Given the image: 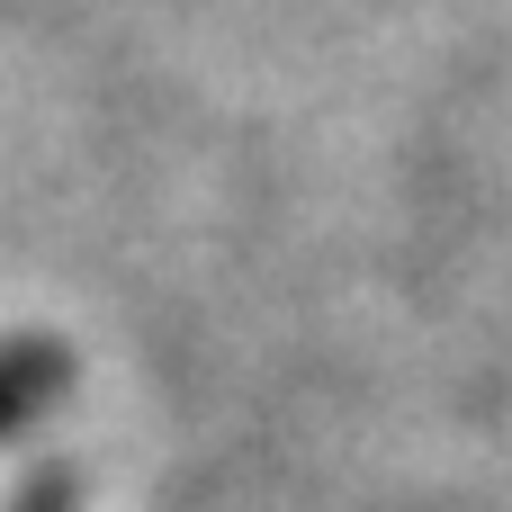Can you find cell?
Returning <instances> with one entry per match:
<instances>
[{"mask_svg": "<svg viewBox=\"0 0 512 512\" xmlns=\"http://www.w3.org/2000/svg\"><path fill=\"white\" fill-rule=\"evenodd\" d=\"M63 387V351L54 342H0V441L27 432Z\"/></svg>", "mask_w": 512, "mask_h": 512, "instance_id": "obj_1", "label": "cell"}]
</instances>
